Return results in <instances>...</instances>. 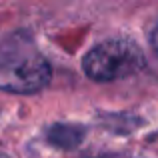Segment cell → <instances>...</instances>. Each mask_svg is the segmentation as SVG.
<instances>
[{
    "label": "cell",
    "instance_id": "5b68a950",
    "mask_svg": "<svg viewBox=\"0 0 158 158\" xmlns=\"http://www.w3.org/2000/svg\"><path fill=\"white\" fill-rule=\"evenodd\" d=\"M0 158H2V156H0Z\"/></svg>",
    "mask_w": 158,
    "mask_h": 158
},
{
    "label": "cell",
    "instance_id": "7a4b0ae2",
    "mask_svg": "<svg viewBox=\"0 0 158 158\" xmlns=\"http://www.w3.org/2000/svg\"><path fill=\"white\" fill-rule=\"evenodd\" d=\"M146 58L134 40L112 38L92 46L82 58V70L96 82H112L136 74L144 68Z\"/></svg>",
    "mask_w": 158,
    "mask_h": 158
},
{
    "label": "cell",
    "instance_id": "6da1fadb",
    "mask_svg": "<svg viewBox=\"0 0 158 158\" xmlns=\"http://www.w3.org/2000/svg\"><path fill=\"white\" fill-rule=\"evenodd\" d=\"M50 64L34 40L24 32L8 36L0 44V90L34 94L50 82Z\"/></svg>",
    "mask_w": 158,
    "mask_h": 158
},
{
    "label": "cell",
    "instance_id": "277c9868",
    "mask_svg": "<svg viewBox=\"0 0 158 158\" xmlns=\"http://www.w3.org/2000/svg\"><path fill=\"white\" fill-rule=\"evenodd\" d=\"M152 46H154V48H156V52H158V24H156L154 32H152Z\"/></svg>",
    "mask_w": 158,
    "mask_h": 158
},
{
    "label": "cell",
    "instance_id": "3957f363",
    "mask_svg": "<svg viewBox=\"0 0 158 158\" xmlns=\"http://www.w3.org/2000/svg\"><path fill=\"white\" fill-rule=\"evenodd\" d=\"M84 136H86L84 126H80V124H70V122L52 124L46 130L48 142L56 148H66V150L76 148L78 144L84 140Z\"/></svg>",
    "mask_w": 158,
    "mask_h": 158
}]
</instances>
